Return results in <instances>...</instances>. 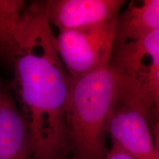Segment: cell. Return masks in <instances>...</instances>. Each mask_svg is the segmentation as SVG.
Wrapping results in <instances>:
<instances>
[{"label":"cell","mask_w":159,"mask_h":159,"mask_svg":"<svg viewBox=\"0 0 159 159\" xmlns=\"http://www.w3.org/2000/svg\"><path fill=\"white\" fill-rule=\"evenodd\" d=\"M11 63L12 87L30 138L33 159H65L70 153L66 105L71 78L42 2L26 7Z\"/></svg>","instance_id":"1"},{"label":"cell","mask_w":159,"mask_h":159,"mask_svg":"<svg viewBox=\"0 0 159 159\" xmlns=\"http://www.w3.org/2000/svg\"><path fill=\"white\" fill-rule=\"evenodd\" d=\"M120 93V80L110 64L71 79L66 123L71 159H103L105 134Z\"/></svg>","instance_id":"2"},{"label":"cell","mask_w":159,"mask_h":159,"mask_svg":"<svg viewBox=\"0 0 159 159\" xmlns=\"http://www.w3.org/2000/svg\"><path fill=\"white\" fill-rule=\"evenodd\" d=\"M116 20L76 30L59 32V56L71 79H77L111 63Z\"/></svg>","instance_id":"3"},{"label":"cell","mask_w":159,"mask_h":159,"mask_svg":"<svg viewBox=\"0 0 159 159\" xmlns=\"http://www.w3.org/2000/svg\"><path fill=\"white\" fill-rule=\"evenodd\" d=\"M148 61L134 80L121 86L120 98H132L159 69V28L135 42L114 45L111 65L120 80V84L134 77L141 66Z\"/></svg>","instance_id":"4"},{"label":"cell","mask_w":159,"mask_h":159,"mask_svg":"<svg viewBox=\"0 0 159 159\" xmlns=\"http://www.w3.org/2000/svg\"><path fill=\"white\" fill-rule=\"evenodd\" d=\"M108 133L113 144L126 151L135 159H159L148 117L136 105L117 101Z\"/></svg>","instance_id":"5"},{"label":"cell","mask_w":159,"mask_h":159,"mask_svg":"<svg viewBox=\"0 0 159 159\" xmlns=\"http://www.w3.org/2000/svg\"><path fill=\"white\" fill-rule=\"evenodd\" d=\"M123 0H50L42 2L51 26L59 32L99 25L118 18Z\"/></svg>","instance_id":"6"},{"label":"cell","mask_w":159,"mask_h":159,"mask_svg":"<svg viewBox=\"0 0 159 159\" xmlns=\"http://www.w3.org/2000/svg\"><path fill=\"white\" fill-rule=\"evenodd\" d=\"M0 159H33L28 130L15 99L0 90Z\"/></svg>","instance_id":"7"},{"label":"cell","mask_w":159,"mask_h":159,"mask_svg":"<svg viewBox=\"0 0 159 159\" xmlns=\"http://www.w3.org/2000/svg\"><path fill=\"white\" fill-rule=\"evenodd\" d=\"M159 28V0L131 2L116 20L114 45L135 42Z\"/></svg>","instance_id":"8"},{"label":"cell","mask_w":159,"mask_h":159,"mask_svg":"<svg viewBox=\"0 0 159 159\" xmlns=\"http://www.w3.org/2000/svg\"><path fill=\"white\" fill-rule=\"evenodd\" d=\"M26 4L20 0H0V56L12 62Z\"/></svg>","instance_id":"9"},{"label":"cell","mask_w":159,"mask_h":159,"mask_svg":"<svg viewBox=\"0 0 159 159\" xmlns=\"http://www.w3.org/2000/svg\"><path fill=\"white\" fill-rule=\"evenodd\" d=\"M122 102L136 105L148 118L151 115L159 119V69L132 98Z\"/></svg>","instance_id":"10"},{"label":"cell","mask_w":159,"mask_h":159,"mask_svg":"<svg viewBox=\"0 0 159 159\" xmlns=\"http://www.w3.org/2000/svg\"><path fill=\"white\" fill-rule=\"evenodd\" d=\"M103 159H135L126 151L118 146L112 144V148L106 152Z\"/></svg>","instance_id":"11"},{"label":"cell","mask_w":159,"mask_h":159,"mask_svg":"<svg viewBox=\"0 0 159 159\" xmlns=\"http://www.w3.org/2000/svg\"><path fill=\"white\" fill-rule=\"evenodd\" d=\"M152 138H153L155 148H156L157 154L159 158V119L156 120L154 125L153 130H152Z\"/></svg>","instance_id":"12"},{"label":"cell","mask_w":159,"mask_h":159,"mask_svg":"<svg viewBox=\"0 0 159 159\" xmlns=\"http://www.w3.org/2000/svg\"><path fill=\"white\" fill-rule=\"evenodd\" d=\"M1 88H2V87H1V86H0V90H1Z\"/></svg>","instance_id":"13"},{"label":"cell","mask_w":159,"mask_h":159,"mask_svg":"<svg viewBox=\"0 0 159 159\" xmlns=\"http://www.w3.org/2000/svg\"></svg>","instance_id":"14"}]
</instances>
